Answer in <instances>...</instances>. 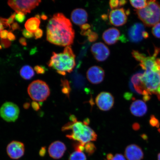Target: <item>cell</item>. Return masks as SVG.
<instances>
[{"label":"cell","mask_w":160,"mask_h":160,"mask_svg":"<svg viewBox=\"0 0 160 160\" xmlns=\"http://www.w3.org/2000/svg\"><path fill=\"white\" fill-rule=\"evenodd\" d=\"M75 33L71 21L63 13L55 14L48 22L47 39L53 44L70 46L73 42Z\"/></svg>","instance_id":"cell-1"},{"label":"cell","mask_w":160,"mask_h":160,"mask_svg":"<svg viewBox=\"0 0 160 160\" xmlns=\"http://www.w3.org/2000/svg\"><path fill=\"white\" fill-rule=\"evenodd\" d=\"M131 82L135 91L143 95V99L147 101L150 95L157 94L160 85V71L148 70L137 73L132 78Z\"/></svg>","instance_id":"cell-2"},{"label":"cell","mask_w":160,"mask_h":160,"mask_svg":"<svg viewBox=\"0 0 160 160\" xmlns=\"http://www.w3.org/2000/svg\"><path fill=\"white\" fill-rule=\"evenodd\" d=\"M71 122L66 124L62 128V131H71V133L66 135L68 138L77 141L85 145L89 142L95 141L97 135L93 130L84 122L78 121L74 115L70 117Z\"/></svg>","instance_id":"cell-3"},{"label":"cell","mask_w":160,"mask_h":160,"mask_svg":"<svg viewBox=\"0 0 160 160\" xmlns=\"http://www.w3.org/2000/svg\"><path fill=\"white\" fill-rule=\"evenodd\" d=\"M48 65L62 75L72 71L76 66L75 55L71 46L66 47L62 52H53Z\"/></svg>","instance_id":"cell-4"},{"label":"cell","mask_w":160,"mask_h":160,"mask_svg":"<svg viewBox=\"0 0 160 160\" xmlns=\"http://www.w3.org/2000/svg\"><path fill=\"white\" fill-rule=\"evenodd\" d=\"M135 11L139 19L147 27H152L160 22V6L156 1H148L146 7Z\"/></svg>","instance_id":"cell-5"},{"label":"cell","mask_w":160,"mask_h":160,"mask_svg":"<svg viewBox=\"0 0 160 160\" xmlns=\"http://www.w3.org/2000/svg\"><path fill=\"white\" fill-rule=\"evenodd\" d=\"M28 92L34 101L42 102L46 101L49 97L50 90L45 82L37 80L30 84L28 88Z\"/></svg>","instance_id":"cell-6"},{"label":"cell","mask_w":160,"mask_h":160,"mask_svg":"<svg viewBox=\"0 0 160 160\" xmlns=\"http://www.w3.org/2000/svg\"><path fill=\"white\" fill-rule=\"evenodd\" d=\"M159 49L156 48L154 53L151 56L147 57L145 54L133 50L132 54L134 58L140 62L139 65L145 71L148 70L160 71L156 63V57L159 53Z\"/></svg>","instance_id":"cell-7"},{"label":"cell","mask_w":160,"mask_h":160,"mask_svg":"<svg viewBox=\"0 0 160 160\" xmlns=\"http://www.w3.org/2000/svg\"><path fill=\"white\" fill-rule=\"evenodd\" d=\"M38 1H15L11 0L8 2V5L17 13L21 12L27 14L31 13L32 10L35 9L41 3Z\"/></svg>","instance_id":"cell-8"},{"label":"cell","mask_w":160,"mask_h":160,"mask_svg":"<svg viewBox=\"0 0 160 160\" xmlns=\"http://www.w3.org/2000/svg\"><path fill=\"white\" fill-rule=\"evenodd\" d=\"M20 113L19 108L11 102H6L0 108V116L8 122H14L18 118Z\"/></svg>","instance_id":"cell-9"},{"label":"cell","mask_w":160,"mask_h":160,"mask_svg":"<svg viewBox=\"0 0 160 160\" xmlns=\"http://www.w3.org/2000/svg\"><path fill=\"white\" fill-rule=\"evenodd\" d=\"M128 35L130 41L134 43L139 42L149 37L144 25L141 23H136L132 26L128 31Z\"/></svg>","instance_id":"cell-10"},{"label":"cell","mask_w":160,"mask_h":160,"mask_svg":"<svg viewBox=\"0 0 160 160\" xmlns=\"http://www.w3.org/2000/svg\"><path fill=\"white\" fill-rule=\"evenodd\" d=\"M129 13V10H125L123 8L112 10L109 14L110 22L115 27L123 26L127 23Z\"/></svg>","instance_id":"cell-11"},{"label":"cell","mask_w":160,"mask_h":160,"mask_svg":"<svg viewBox=\"0 0 160 160\" xmlns=\"http://www.w3.org/2000/svg\"><path fill=\"white\" fill-rule=\"evenodd\" d=\"M96 104L99 108L103 111H108L113 107L114 98L111 93L103 92L100 93L96 98Z\"/></svg>","instance_id":"cell-12"},{"label":"cell","mask_w":160,"mask_h":160,"mask_svg":"<svg viewBox=\"0 0 160 160\" xmlns=\"http://www.w3.org/2000/svg\"><path fill=\"white\" fill-rule=\"evenodd\" d=\"M91 51L95 59L98 62H103L109 57L110 52L108 48L103 43L97 42L92 45Z\"/></svg>","instance_id":"cell-13"},{"label":"cell","mask_w":160,"mask_h":160,"mask_svg":"<svg viewBox=\"0 0 160 160\" xmlns=\"http://www.w3.org/2000/svg\"><path fill=\"white\" fill-rule=\"evenodd\" d=\"M7 151L8 155L11 159H18L24 154L25 145L21 142L13 141L7 146Z\"/></svg>","instance_id":"cell-14"},{"label":"cell","mask_w":160,"mask_h":160,"mask_svg":"<svg viewBox=\"0 0 160 160\" xmlns=\"http://www.w3.org/2000/svg\"><path fill=\"white\" fill-rule=\"evenodd\" d=\"M105 75L103 69L97 66L90 68L87 73V79L90 83L93 84L101 83L104 78Z\"/></svg>","instance_id":"cell-15"},{"label":"cell","mask_w":160,"mask_h":160,"mask_svg":"<svg viewBox=\"0 0 160 160\" xmlns=\"http://www.w3.org/2000/svg\"><path fill=\"white\" fill-rule=\"evenodd\" d=\"M67 150L64 143L60 141H56L52 143L48 148L49 155L52 158L59 159L63 157Z\"/></svg>","instance_id":"cell-16"},{"label":"cell","mask_w":160,"mask_h":160,"mask_svg":"<svg viewBox=\"0 0 160 160\" xmlns=\"http://www.w3.org/2000/svg\"><path fill=\"white\" fill-rule=\"evenodd\" d=\"M125 154L128 160H142L144 155L141 148L135 144L128 146L126 148Z\"/></svg>","instance_id":"cell-17"},{"label":"cell","mask_w":160,"mask_h":160,"mask_svg":"<svg viewBox=\"0 0 160 160\" xmlns=\"http://www.w3.org/2000/svg\"><path fill=\"white\" fill-rule=\"evenodd\" d=\"M119 30L115 28H110L106 30L102 35V38L105 43L111 45L117 43L121 38Z\"/></svg>","instance_id":"cell-18"},{"label":"cell","mask_w":160,"mask_h":160,"mask_svg":"<svg viewBox=\"0 0 160 160\" xmlns=\"http://www.w3.org/2000/svg\"><path fill=\"white\" fill-rule=\"evenodd\" d=\"M88 14L85 9L77 8L73 10L71 15V19L74 23L80 26L85 24L88 21Z\"/></svg>","instance_id":"cell-19"},{"label":"cell","mask_w":160,"mask_h":160,"mask_svg":"<svg viewBox=\"0 0 160 160\" xmlns=\"http://www.w3.org/2000/svg\"><path fill=\"white\" fill-rule=\"evenodd\" d=\"M147 107L144 102L140 100L134 101L130 107V111L133 115L141 117L145 115L147 111Z\"/></svg>","instance_id":"cell-20"},{"label":"cell","mask_w":160,"mask_h":160,"mask_svg":"<svg viewBox=\"0 0 160 160\" xmlns=\"http://www.w3.org/2000/svg\"><path fill=\"white\" fill-rule=\"evenodd\" d=\"M40 22V19L37 18H31L26 22L25 25V28L30 32L35 33L39 29Z\"/></svg>","instance_id":"cell-21"},{"label":"cell","mask_w":160,"mask_h":160,"mask_svg":"<svg viewBox=\"0 0 160 160\" xmlns=\"http://www.w3.org/2000/svg\"><path fill=\"white\" fill-rule=\"evenodd\" d=\"M22 78L25 80L31 79L35 75L32 68L29 65H25L21 68L20 72Z\"/></svg>","instance_id":"cell-22"},{"label":"cell","mask_w":160,"mask_h":160,"mask_svg":"<svg viewBox=\"0 0 160 160\" xmlns=\"http://www.w3.org/2000/svg\"><path fill=\"white\" fill-rule=\"evenodd\" d=\"M91 28L81 30V34L83 36H87L88 40L90 42H95L97 40L98 35L97 33L92 31Z\"/></svg>","instance_id":"cell-23"},{"label":"cell","mask_w":160,"mask_h":160,"mask_svg":"<svg viewBox=\"0 0 160 160\" xmlns=\"http://www.w3.org/2000/svg\"><path fill=\"white\" fill-rule=\"evenodd\" d=\"M69 160H87V157L83 152L76 150L70 155Z\"/></svg>","instance_id":"cell-24"},{"label":"cell","mask_w":160,"mask_h":160,"mask_svg":"<svg viewBox=\"0 0 160 160\" xmlns=\"http://www.w3.org/2000/svg\"><path fill=\"white\" fill-rule=\"evenodd\" d=\"M132 6L138 10L141 9L146 7L147 5L148 1L146 0H137V1H130Z\"/></svg>","instance_id":"cell-25"},{"label":"cell","mask_w":160,"mask_h":160,"mask_svg":"<svg viewBox=\"0 0 160 160\" xmlns=\"http://www.w3.org/2000/svg\"><path fill=\"white\" fill-rule=\"evenodd\" d=\"M127 2V1H124V0H121V1L112 0V1H109V4L111 9L113 10L116 9L117 8L121 7V6L124 5Z\"/></svg>","instance_id":"cell-26"},{"label":"cell","mask_w":160,"mask_h":160,"mask_svg":"<svg viewBox=\"0 0 160 160\" xmlns=\"http://www.w3.org/2000/svg\"><path fill=\"white\" fill-rule=\"evenodd\" d=\"M96 148L93 143L89 142L86 143L84 145V151L89 155H92L95 151Z\"/></svg>","instance_id":"cell-27"},{"label":"cell","mask_w":160,"mask_h":160,"mask_svg":"<svg viewBox=\"0 0 160 160\" xmlns=\"http://www.w3.org/2000/svg\"><path fill=\"white\" fill-rule=\"evenodd\" d=\"M61 82L62 86V92L65 94L69 95L71 91L69 82L67 80L65 79L62 80Z\"/></svg>","instance_id":"cell-28"},{"label":"cell","mask_w":160,"mask_h":160,"mask_svg":"<svg viewBox=\"0 0 160 160\" xmlns=\"http://www.w3.org/2000/svg\"><path fill=\"white\" fill-rule=\"evenodd\" d=\"M152 32L155 37L160 38V23L154 26L152 29Z\"/></svg>","instance_id":"cell-29"},{"label":"cell","mask_w":160,"mask_h":160,"mask_svg":"<svg viewBox=\"0 0 160 160\" xmlns=\"http://www.w3.org/2000/svg\"><path fill=\"white\" fill-rule=\"evenodd\" d=\"M26 18L25 15L24 13L19 12L16 14L15 17V19L16 21L20 23H23Z\"/></svg>","instance_id":"cell-30"},{"label":"cell","mask_w":160,"mask_h":160,"mask_svg":"<svg viewBox=\"0 0 160 160\" xmlns=\"http://www.w3.org/2000/svg\"><path fill=\"white\" fill-rule=\"evenodd\" d=\"M34 70L38 74H43L47 70L44 66L42 65L36 66L34 67Z\"/></svg>","instance_id":"cell-31"},{"label":"cell","mask_w":160,"mask_h":160,"mask_svg":"<svg viewBox=\"0 0 160 160\" xmlns=\"http://www.w3.org/2000/svg\"><path fill=\"white\" fill-rule=\"evenodd\" d=\"M108 160H126L125 158L121 154H117L114 156L112 154Z\"/></svg>","instance_id":"cell-32"},{"label":"cell","mask_w":160,"mask_h":160,"mask_svg":"<svg viewBox=\"0 0 160 160\" xmlns=\"http://www.w3.org/2000/svg\"><path fill=\"white\" fill-rule=\"evenodd\" d=\"M1 43L2 47L5 48H9L11 44V42L7 39H1Z\"/></svg>","instance_id":"cell-33"},{"label":"cell","mask_w":160,"mask_h":160,"mask_svg":"<svg viewBox=\"0 0 160 160\" xmlns=\"http://www.w3.org/2000/svg\"><path fill=\"white\" fill-rule=\"evenodd\" d=\"M22 34L24 37L30 39L32 38L34 36L33 33L30 32L26 29H24L22 31Z\"/></svg>","instance_id":"cell-34"},{"label":"cell","mask_w":160,"mask_h":160,"mask_svg":"<svg viewBox=\"0 0 160 160\" xmlns=\"http://www.w3.org/2000/svg\"><path fill=\"white\" fill-rule=\"evenodd\" d=\"M35 38L36 39L41 38L42 37L43 31L42 30L39 28L35 32L34 34Z\"/></svg>","instance_id":"cell-35"},{"label":"cell","mask_w":160,"mask_h":160,"mask_svg":"<svg viewBox=\"0 0 160 160\" xmlns=\"http://www.w3.org/2000/svg\"><path fill=\"white\" fill-rule=\"evenodd\" d=\"M16 14L15 13H13L8 19L7 23L10 28H11V24H13L14 20L15 19Z\"/></svg>","instance_id":"cell-36"},{"label":"cell","mask_w":160,"mask_h":160,"mask_svg":"<svg viewBox=\"0 0 160 160\" xmlns=\"http://www.w3.org/2000/svg\"><path fill=\"white\" fill-rule=\"evenodd\" d=\"M9 32L7 30H3L0 32V38L1 39H7Z\"/></svg>","instance_id":"cell-37"},{"label":"cell","mask_w":160,"mask_h":160,"mask_svg":"<svg viewBox=\"0 0 160 160\" xmlns=\"http://www.w3.org/2000/svg\"><path fill=\"white\" fill-rule=\"evenodd\" d=\"M32 107L33 109L36 111H38L40 109V106L39 104L35 101L32 102Z\"/></svg>","instance_id":"cell-38"},{"label":"cell","mask_w":160,"mask_h":160,"mask_svg":"<svg viewBox=\"0 0 160 160\" xmlns=\"http://www.w3.org/2000/svg\"><path fill=\"white\" fill-rule=\"evenodd\" d=\"M8 19L0 17V23L3 26L4 28L9 27L7 23Z\"/></svg>","instance_id":"cell-39"},{"label":"cell","mask_w":160,"mask_h":160,"mask_svg":"<svg viewBox=\"0 0 160 160\" xmlns=\"http://www.w3.org/2000/svg\"><path fill=\"white\" fill-rule=\"evenodd\" d=\"M8 39L10 41H13L16 39V37L11 32H9L8 35Z\"/></svg>","instance_id":"cell-40"},{"label":"cell","mask_w":160,"mask_h":160,"mask_svg":"<svg viewBox=\"0 0 160 160\" xmlns=\"http://www.w3.org/2000/svg\"><path fill=\"white\" fill-rule=\"evenodd\" d=\"M19 42L20 44L22 46H26L27 45V41L24 38H21L19 40Z\"/></svg>","instance_id":"cell-41"},{"label":"cell","mask_w":160,"mask_h":160,"mask_svg":"<svg viewBox=\"0 0 160 160\" xmlns=\"http://www.w3.org/2000/svg\"><path fill=\"white\" fill-rule=\"evenodd\" d=\"M46 153V148L45 147L41 148V150H40L39 154L41 157H43L45 156Z\"/></svg>","instance_id":"cell-42"},{"label":"cell","mask_w":160,"mask_h":160,"mask_svg":"<svg viewBox=\"0 0 160 160\" xmlns=\"http://www.w3.org/2000/svg\"><path fill=\"white\" fill-rule=\"evenodd\" d=\"M12 30L13 31H15V30L18 29H19V26L17 22L13 23L12 24L11 26Z\"/></svg>","instance_id":"cell-43"},{"label":"cell","mask_w":160,"mask_h":160,"mask_svg":"<svg viewBox=\"0 0 160 160\" xmlns=\"http://www.w3.org/2000/svg\"><path fill=\"white\" fill-rule=\"evenodd\" d=\"M152 119H151V121L152 125H154V126L157 125V124H158L157 120V119H156L155 121H154L153 118Z\"/></svg>","instance_id":"cell-44"},{"label":"cell","mask_w":160,"mask_h":160,"mask_svg":"<svg viewBox=\"0 0 160 160\" xmlns=\"http://www.w3.org/2000/svg\"><path fill=\"white\" fill-rule=\"evenodd\" d=\"M156 63H157L158 68L160 71V58H158L156 59Z\"/></svg>","instance_id":"cell-45"},{"label":"cell","mask_w":160,"mask_h":160,"mask_svg":"<svg viewBox=\"0 0 160 160\" xmlns=\"http://www.w3.org/2000/svg\"><path fill=\"white\" fill-rule=\"evenodd\" d=\"M41 18L43 20H46L48 19V17L47 15L45 14V13H42V14Z\"/></svg>","instance_id":"cell-46"},{"label":"cell","mask_w":160,"mask_h":160,"mask_svg":"<svg viewBox=\"0 0 160 160\" xmlns=\"http://www.w3.org/2000/svg\"><path fill=\"white\" fill-rule=\"evenodd\" d=\"M156 95H157V97L158 98V99L160 100V85L159 86L158 88V89Z\"/></svg>","instance_id":"cell-47"},{"label":"cell","mask_w":160,"mask_h":160,"mask_svg":"<svg viewBox=\"0 0 160 160\" xmlns=\"http://www.w3.org/2000/svg\"><path fill=\"white\" fill-rule=\"evenodd\" d=\"M30 107V103H26L23 105V108L25 109H28Z\"/></svg>","instance_id":"cell-48"},{"label":"cell","mask_w":160,"mask_h":160,"mask_svg":"<svg viewBox=\"0 0 160 160\" xmlns=\"http://www.w3.org/2000/svg\"><path fill=\"white\" fill-rule=\"evenodd\" d=\"M139 125L137 123L134 124L133 125V128L134 129L137 130L139 128Z\"/></svg>","instance_id":"cell-49"},{"label":"cell","mask_w":160,"mask_h":160,"mask_svg":"<svg viewBox=\"0 0 160 160\" xmlns=\"http://www.w3.org/2000/svg\"><path fill=\"white\" fill-rule=\"evenodd\" d=\"M4 28L3 26L0 23V32L3 30Z\"/></svg>","instance_id":"cell-50"},{"label":"cell","mask_w":160,"mask_h":160,"mask_svg":"<svg viewBox=\"0 0 160 160\" xmlns=\"http://www.w3.org/2000/svg\"><path fill=\"white\" fill-rule=\"evenodd\" d=\"M158 160H160V153L159 154L158 156Z\"/></svg>","instance_id":"cell-51"},{"label":"cell","mask_w":160,"mask_h":160,"mask_svg":"<svg viewBox=\"0 0 160 160\" xmlns=\"http://www.w3.org/2000/svg\"><path fill=\"white\" fill-rule=\"evenodd\" d=\"M2 47L1 45H0V49H2Z\"/></svg>","instance_id":"cell-52"},{"label":"cell","mask_w":160,"mask_h":160,"mask_svg":"<svg viewBox=\"0 0 160 160\" xmlns=\"http://www.w3.org/2000/svg\"><path fill=\"white\" fill-rule=\"evenodd\" d=\"M159 131H160V129H159Z\"/></svg>","instance_id":"cell-53"}]
</instances>
